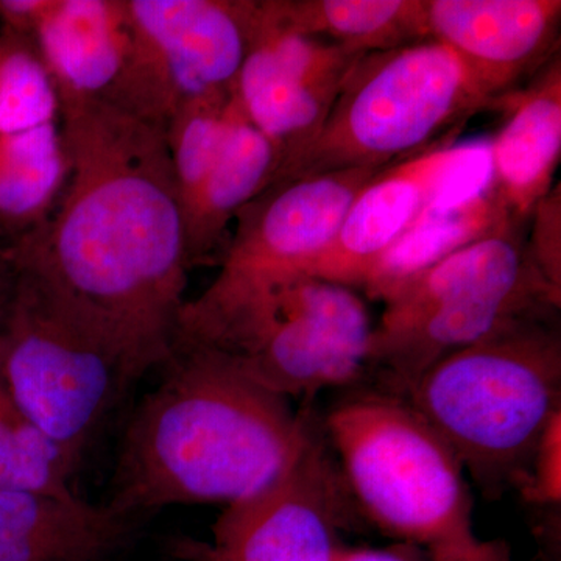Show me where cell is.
Here are the masks:
<instances>
[{
  "instance_id": "1",
  "label": "cell",
  "mask_w": 561,
  "mask_h": 561,
  "mask_svg": "<svg viewBox=\"0 0 561 561\" xmlns=\"http://www.w3.org/2000/svg\"><path fill=\"white\" fill-rule=\"evenodd\" d=\"M61 110L65 187L49 216L0 257L135 382L172 359L187 301L191 265L165 127L105 102Z\"/></svg>"
},
{
  "instance_id": "2",
  "label": "cell",
  "mask_w": 561,
  "mask_h": 561,
  "mask_svg": "<svg viewBox=\"0 0 561 561\" xmlns=\"http://www.w3.org/2000/svg\"><path fill=\"white\" fill-rule=\"evenodd\" d=\"M161 370L125 427L106 502L130 522L250 497L297 459L319 421L217 351L179 346Z\"/></svg>"
},
{
  "instance_id": "3",
  "label": "cell",
  "mask_w": 561,
  "mask_h": 561,
  "mask_svg": "<svg viewBox=\"0 0 561 561\" xmlns=\"http://www.w3.org/2000/svg\"><path fill=\"white\" fill-rule=\"evenodd\" d=\"M540 309L435 362L404 398L483 493L522 485L542 431L561 411V339Z\"/></svg>"
},
{
  "instance_id": "4",
  "label": "cell",
  "mask_w": 561,
  "mask_h": 561,
  "mask_svg": "<svg viewBox=\"0 0 561 561\" xmlns=\"http://www.w3.org/2000/svg\"><path fill=\"white\" fill-rule=\"evenodd\" d=\"M320 421L354 507L383 534L430 549L476 537L463 465L408 398L359 393Z\"/></svg>"
},
{
  "instance_id": "5",
  "label": "cell",
  "mask_w": 561,
  "mask_h": 561,
  "mask_svg": "<svg viewBox=\"0 0 561 561\" xmlns=\"http://www.w3.org/2000/svg\"><path fill=\"white\" fill-rule=\"evenodd\" d=\"M490 106L467 62L440 41L360 55L320 135L278 181L345 169L381 171L459 133Z\"/></svg>"
},
{
  "instance_id": "6",
  "label": "cell",
  "mask_w": 561,
  "mask_h": 561,
  "mask_svg": "<svg viewBox=\"0 0 561 561\" xmlns=\"http://www.w3.org/2000/svg\"><path fill=\"white\" fill-rule=\"evenodd\" d=\"M526 254L519 221L463 247L383 302L370 368L405 397L427 368L508 321L559 309Z\"/></svg>"
},
{
  "instance_id": "7",
  "label": "cell",
  "mask_w": 561,
  "mask_h": 561,
  "mask_svg": "<svg viewBox=\"0 0 561 561\" xmlns=\"http://www.w3.org/2000/svg\"><path fill=\"white\" fill-rule=\"evenodd\" d=\"M382 171V169H381ZM378 169L276 181L236 216L219 275L180 317L176 346H209L306 275Z\"/></svg>"
},
{
  "instance_id": "8",
  "label": "cell",
  "mask_w": 561,
  "mask_h": 561,
  "mask_svg": "<svg viewBox=\"0 0 561 561\" xmlns=\"http://www.w3.org/2000/svg\"><path fill=\"white\" fill-rule=\"evenodd\" d=\"M0 383L79 471L131 381L108 351L11 276L0 302Z\"/></svg>"
},
{
  "instance_id": "9",
  "label": "cell",
  "mask_w": 561,
  "mask_h": 561,
  "mask_svg": "<svg viewBox=\"0 0 561 561\" xmlns=\"http://www.w3.org/2000/svg\"><path fill=\"white\" fill-rule=\"evenodd\" d=\"M373 323L353 287L300 276L236 332L224 354L265 389L291 400L342 389L370 370Z\"/></svg>"
},
{
  "instance_id": "10",
  "label": "cell",
  "mask_w": 561,
  "mask_h": 561,
  "mask_svg": "<svg viewBox=\"0 0 561 561\" xmlns=\"http://www.w3.org/2000/svg\"><path fill=\"white\" fill-rule=\"evenodd\" d=\"M457 135L373 175L305 276L360 289L371 265L421 216L445 213L489 191L490 139L457 142Z\"/></svg>"
},
{
  "instance_id": "11",
  "label": "cell",
  "mask_w": 561,
  "mask_h": 561,
  "mask_svg": "<svg viewBox=\"0 0 561 561\" xmlns=\"http://www.w3.org/2000/svg\"><path fill=\"white\" fill-rule=\"evenodd\" d=\"M138 46V113L168 125L186 103L234 90L254 0H127Z\"/></svg>"
},
{
  "instance_id": "12",
  "label": "cell",
  "mask_w": 561,
  "mask_h": 561,
  "mask_svg": "<svg viewBox=\"0 0 561 561\" xmlns=\"http://www.w3.org/2000/svg\"><path fill=\"white\" fill-rule=\"evenodd\" d=\"M348 490L317 421L297 459L265 489L227 505L198 561H332L350 519Z\"/></svg>"
},
{
  "instance_id": "13",
  "label": "cell",
  "mask_w": 561,
  "mask_h": 561,
  "mask_svg": "<svg viewBox=\"0 0 561 561\" xmlns=\"http://www.w3.org/2000/svg\"><path fill=\"white\" fill-rule=\"evenodd\" d=\"M359 57L289 27L273 11L271 0L254 2L249 50L232 95L243 116L275 149V181L320 135L346 73Z\"/></svg>"
},
{
  "instance_id": "14",
  "label": "cell",
  "mask_w": 561,
  "mask_h": 561,
  "mask_svg": "<svg viewBox=\"0 0 561 561\" xmlns=\"http://www.w3.org/2000/svg\"><path fill=\"white\" fill-rule=\"evenodd\" d=\"M68 172L57 88L32 44L0 28V232L46 219Z\"/></svg>"
},
{
  "instance_id": "15",
  "label": "cell",
  "mask_w": 561,
  "mask_h": 561,
  "mask_svg": "<svg viewBox=\"0 0 561 561\" xmlns=\"http://www.w3.org/2000/svg\"><path fill=\"white\" fill-rule=\"evenodd\" d=\"M0 28L28 41L62 103L131 113L136 36L127 0H0Z\"/></svg>"
},
{
  "instance_id": "16",
  "label": "cell",
  "mask_w": 561,
  "mask_h": 561,
  "mask_svg": "<svg viewBox=\"0 0 561 561\" xmlns=\"http://www.w3.org/2000/svg\"><path fill=\"white\" fill-rule=\"evenodd\" d=\"M424 11L430 38L467 62L491 105L560 55V0H424Z\"/></svg>"
},
{
  "instance_id": "17",
  "label": "cell",
  "mask_w": 561,
  "mask_h": 561,
  "mask_svg": "<svg viewBox=\"0 0 561 561\" xmlns=\"http://www.w3.org/2000/svg\"><path fill=\"white\" fill-rule=\"evenodd\" d=\"M504 124L490 139L491 191L512 219H529L552 191L561 158V58H553L518 90L494 101Z\"/></svg>"
},
{
  "instance_id": "18",
  "label": "cell",
  "mask_w": 561,
  "mask_h": 561,
  "mask_svg": "<svg viewBox=\"0 0 561 561\" xmlns=\"http://www.w3.org/2000/svg\"><path fill=\"white\" fill-rule=\"evenodd\" d=\"M133 522L80 496L0 490V561H105Z\"/></svg>"
},
{
  "instance_id": "19",
  "label": "cell",
  "mask_w": 561,
  "mask_h": 561,
  "mask_svg": "<svg viewBox=\"0 0 561 561\" xmlns=\"http://www.w3.org/2000/svg\"><path fill=\"white\" fill-rule=\"evenodd\" d=\"M236 103V101H234ZM278 157L268 139L236 105L216 162L184 216L191 268L205 264L228 241L236 216L275 181Z\"/></svg>"
},
{
  "instance_id": "20",
  "label": "cell",
  "mask_w": 561,
  "mask_h": 561,
  "mask_svg": "<svg viewBox=\"0 0 561 561\" xmlns=\"http://www.w3.org/2000/svg\"><path fill=\"white\" fill-rule=\"evenodd\" d=\"M512 221L516 220L491 187L456 208L421 216L411 230L371 265L360 289L371 300L386 302L427 268Z\"/></svg>"
},
{
  "instance_id": "21",
  "label": "cell",
  "mask_w": 561,
  "mask_h": 561,
  "mask_svg": "<svg viewBox=\"0 0 561 561\" xmlns=\"http://www.w3.org/2000/svg\"><path fill=\"white\" fill-rule=\"evenodd\" d=\"M271 5L289 27L351 54L430 38L424 0H271Z\"/></svg>"
},
{
  "instance_id": "22",
  "label": "cell",
  "mask_w": 561,
  "mask_h": 561,
  "mask_svg": "<svg viewBox=\"0 0 561 561\" xmlns=\"http://www.w3.org/2000/svg\"><path fill=\"white\" fill-rule=\"evenodd\" d=\"M76 468L16 408L0 383V490L77 494Z\"/></svg>"
},
{
  "instance_id": "23",
  "label": "cell",
  "mask_w": 561,
  "mask_h": 561,
  "mask_svg": "<svg viewBox=\"0 0 561 561\" xmlns=\"http://www.w3.org/2000/svg\"><path fill=\"white\" fill-rule=\"evenodd\" d=\"M526 254L542 284L561 300V194L560 184L534 210Z\"/></svg>"
},
{
  "instance_id": "24",
  "label": "cell",
  "mask_w": 561,
  "mask_h": 561,
  "mask_svg": "<svg viewBox=\"0 0 561 561\" xmlns=\"http://www.w3.org/2000/svg\"><path fill=\"white\" fill-rule=\"evenodd\" d=\"M519 490L530 504L559 507L561 501V411L549 420L548 426L542 431Z\"/></svg>"
},
{
  "instance_id": "25",
  "label": "cell",
  "mask_w": 561,
  "mask_h": 561,
  "mask_svg": "<svg viewBox=\"0 0 561 561\" xmlns=\"http://www.w3.org/2000/svg\"><path fill=\"white\" fill-rule=\"evenodd\" d=\"M431 561H512V553L505 541L474 537L431 549Z\"/></svg>"
},
{
  "instance_id": "26",
  "label": "cell",
  "mask_w": 561,
  "mask_h": 561,
  "mask_svg": "<svg viewBox=\"0 0 561 561\" xmlns=\"http://www.w3.org/2000/svg\"><path fill=\"white\" fill-rule=\"evenodd\" d=\"M332 561H419L413 553L401 548L371 549V548H346L339 546Z\"/></svg>"
},
{
  "instance_id": "27",
  "label": "cell",
  "mask_w": 561,
  "mask_h": 561,
  "mask_svg": "<svg viewBox=\"0 0 561 561\" xmlns=\"http://www.w3.org/2000/svg\"><path fill=\"white\" fill-rule=\"evenodd\" d=\"M11 275L7 265L3 264L2 257H0V302L5 297L7 290L10 287Z\"/></svg>"
}]
</instances>
